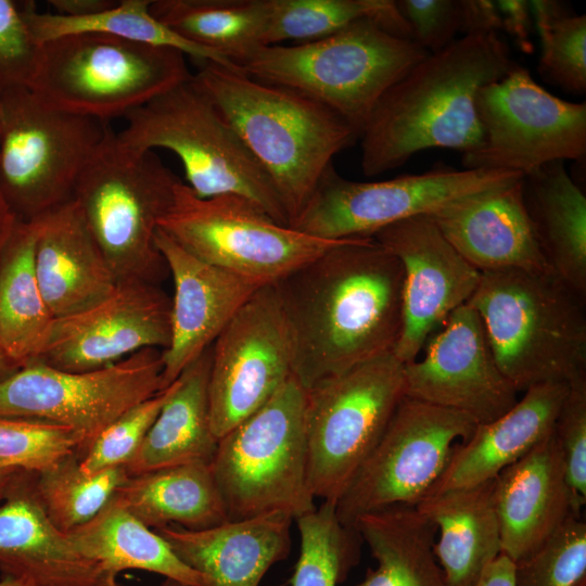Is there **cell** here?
Segmentation results:
<instances>
[{
    "mask_svg": "<svg viewBox=\"0 0 586 586\" xmlns=\"http://www.w3.org/2000/svg\"><path fill=\"white\" fill-rule=\"evenodd\" d=\"M76 549L95 562L106 586L125 570H142L190 586L205 577L183 563L168 543L113 499L89 522L67 533Z\"/></svg>",
    "mask_w": 586,
    "mask_h": 586,
    "instance_id": "obj_32",
    "label": "cell"
},
{
    "mask_svg": "<svg viewBox=\"0 0 586 586\" xmlns=\"http://www.w3.org/2000/svg\"><path fill=\"white\" fill-rule=\"evenodd\" d=\"M84 453L75 430L34 419L0 417V470L41 472L65 457Z\"/></svg>",
    "mask_w": 586,
    "mask_h": 586,
    "instance_id": "obj_41",
    "label": "cell"
},
{
    "mask_svg": "<svg viewBox=\"0 0 586 586\" xmlns=\"http://www.w3.org/2000/svg\"><path fill=\"white\" fill-rule=\"evenodd\" d=\"M152 0H122L114 7L85 17L40 13L33 1L21 2L23 17L34 36L43 43L75 34H103L139 43L176 49L196 61L214 62L240 69L222 55L194 44L160 22L150 11Z\"/></svg>",
    "mask_w": 586,
    "mask_h": 586,
    "instance_id": "obj_36",
    "label": "cell"
},
{
    "mask_svg": "<svg viewBox=\"0 0 586 586\" xmlns=\"http://www.w3.org/2000/svg\"><path fill=\"white\" fill-rule=\"evenodd\" d=\"M539 34L542 77L566 92L586 91V15L572 13L563 2L530 1Z\"/></svg>",
    "mask_w": 586,
    "mask_h": 586,
    "instance_id": "obj_40",
    "label": "cell"
},
{
    "mask_svg": "<svg viewBox=\"0 0 586 586\" xmlns=\"http://www.w3.org/2000/svg\"><path fill=\"white\" fill-rule=\"evenodd\" d=\"M1 90H2V87L0 86V132H1Z\"/></svg>",
    "mask_w": 586,
    "mask_h": 586,
    "instance_id": "obj_55",
    "label": "cell"
},
{
    "mask_svg": "<svg viewBox=\"0 0 586 586\" xmlns=\"http://www.w3.org/2000/svg\"><path fill=\"white\" fill-rule=\"evenodd\" d=\"M155 244L174 281L162 391L214 344L239 309L265 285L199 259L160 228Z\"/></svg>",
    "mask_w": 586,
    "mask_h": 586,
    "instance_id": "obj_21",
    "label": "cell"
},
{
    "mask_svg": "<svg viewBox=\"0 0 586 586\" xmlns=\"http://www.w3.org/2000/svg\"><path fill=\"white\" fill-rule=\"evenodd\" d=\"M524 205L550 269L586 296V196L564 167L547 163L523 175Z\"/></svg>",
    "mask_w": 586,
    "mask_h": 586,
    "instance_id": "obj_30",
    "label": "cell"
},
{
    "mask_svg": "<svg viewBox=\"0 0 586 586\" xmlns=\"http://www.w3.org/2000/svg\"><path fill=\"white\" fill-rule=\"evenodd\" d=\"M158 228L199 259L263 285L275 284L343 240L282 225L242 195L199 198L182 181Z\"/></svg>",
    "mask_w": 586,
    "mask_h": 586,
    "instance_id": "obj_12",
    "label": "cell"
},
{
    "mask_svg": "<svg viewBox=\"0 0 586 586\" xmlns=\"http://www.w3.org/2000/svg\"><path fill=\"white\" fill-rule=\"evenodd\" d=\"M127 476L124 467L86 473L73 454L35 473V491L49 520L67 534L94 518Z\"/></svg>",
    "mask_w": 586,
    "mask_h": 586,
    "instance_id": "obj_38",
    "label": "cell"
},
{
    "mask_svg": "<svg viewBox=\"0 0 586 586\" xmlns=\"http://www.w3.org/2000/svg\"><path fill=\"white\" fill-rule=\"evenodd\" d=\"M398 11L409 24L413 41L429 53H436L460 34L459 0H397Z\"/></svg>",
    "mask_w": 586,
    "mask_h": 586,
    "instance_id": "obj_46",
    "label": "cell"
},
{
    "mask_svg": "<svg viewBox=\"0 0 586 586\" xmlns=\"http://www.w3.org/2000/svg\"><path fill=\"white\" fill-rule=\"evenodd\" d=\"M163 351L152 347L82 372L34 360L0 382V417L68 426L84 438V455L123 412L161 391Z\"/></svg>",
    "mask_w": 586,
    "mask_h": 586,
    "instance_id": "obj_16",
    "label": "cell"
},
{
    "mask_svg": "<svg viewBox=\"0 0 586 586\" xmlns=\"http://www.w3.org/2000/svg\"><path fill=\"white\" fill-rule=\"evenodd\" d=\"M36 220L35 268L54 318L88 309L114 292L117 279L73 200Z\"/></svg>",
    "mask_w": 586,
    "mask_h": 586,
    "instance_id": "obj_26",
    "label": "cell"
},
{
    "mask_svg": "<svg viewBox=\"0 0 586 586\" xmlns=\"http://www.w3.org/2000/svg\"><path fill=\"white\" fill-rule=\"evenodd\" d=\"M53 14L66 17H85L101 13L117 2L113 0H49Z\"/></svg>",
    "mask_w": 586,
    "mask_h": 586,
    "instance_id": "obj_49",
    "label": "cell"
},
{
    "mask_svg": "<svg viewBox=\"0 0 586 586\" xmlns=\"http://www.w3.org/2000/svg\"><path fill=\"white\" fill-rule=\"evenodd\" d=\"M424 355L404 364L405 396L461 412L477 424L502 416L518 391L502 374L479 314L464 304L429 337Z\"/></svg>",
    "mask_w": 586,
    "mask_h": 586,
    "instance_id": "obj_18",
    "label": "cell"
},
{
    "mask_svg": "<svg viewBox=\"0 0 586 586\" xmlns=\"http://www.w3.org/2000/svg\"><path fill=\"white\" fill-rule=\"evenodd\" d=\"M514 568V562L501 553L485 568L474 586H515Z\"/></svg>",
    "mask_w": 586,
    "mask_h": 586,
    "instance_id": "obj_50",
    "label": "cell"
},
{
    "mask_svg": "<svg viewBox=\"0 0 586 586\" xmlns=\"http://www.w3.org/2000/svg\"><path fill=\"white\" fill-rule=\"evenodd\" d=\"M173 391V383L153 396L127 409L109 424L80 458L86 473L124 467L130 461L162 406Z\"/></svg>",
    "mask_w": 586,
    "mask_h": 586,
    "instance_id": "obj_43",
    "label": "cell"
},
{
    "mask_svg": "<svg viewBox=\"0 0 586 586\" xmlns=\"http://www.w3.org/2000/svg\"><path fill=\"white\" fill-rule=\"evenodd\" d=\"M16 471L18 470H0V501H3V499L5 498L8 488Z\"/></svg>",
    "mask_w": 586,
    "mask_h": 586,
    "instance_id": "obj_52",
    "label": "cell"
},
{
    "mask_svg": "<svg viewBox=\"0 0 586 586\" xmlns=\"http://www.w3.org/2000/svg\"><path fill=\"white\" fill-rule=\"evenodd\" d=\"M517 63L498 34L462 36L409 69L381 97L359 137L365 176L381 175L416 153L477 148L479 90Z\"/></svg>",
    "mask_w": 586,
    "mask_h": 586,
    "instance_id": "obj_2",
    "label": "cell"
},
{
    "mask_svg": "<svg viewBox=\"0 0 586 586\" xmlns=\"http://www.w3.org/2000/svg\"><path fill=\"white\" fill-rule=\"evenodd\" d=\"M16 220V217L0 199V253ZM18 369L10 362L0 348V382L11 377Z\"/></svg>",
    "mask_w": 586,
    "mask_h": 586,
    "instance_id": "obj_51",
    "label": "cell"
},
{
    "mask_svg": "<svg viewBox=\"0 0 586 586\" xmlns=\"http://www.w3.org/2000/svg\"><path fill=\"white\" fill-rule=\"evenodd\" d=\"M0 586H28L26 583L9 576H2Z\"/></svg>",
    "mask_w": 586,
    "mask_h": 586,
    "instance_id": "obj_53",
    "label": "cell"
},
{
    "mask_svg": "<svg viewBox=\"0 0 586 586\" xmlns=\"http://www.w3.org/2000/svg\"><path fill=\"white\" fill-rule=\"evenodd\" d=\"M429 217L456 251L481 272L551 270L524 205L522 178L457 201Z\"/></svg>",
    "mask_w": 586,
    "mask_h": 586,
    "instance_id": "obj_24",
    "label": "cell"
},
{
    "mask_svg": "<svg viewBox=\"0 0 586 586\" xmlns=\"http://www.w3.org/2000/svg\"><path fill=\"white\" fill-rule=\"evenodd\" d=\"M117 586H123V585H117ZM157 586H190V585H187V584H183V583H180L178 581H175V579H170V578H165L164 582H162L160 585Z\"/></svg>",
    "mask_w": 586,
    "mask_h": 586,
    "instance_id": "obj_54",
    "label": "cell"
},
{
    "mask_svg": "<svg viewBox=\"0 0 586 586\" xmlns=\"http://www.w3.org/2000/svg\"><path fill=\"white\" fill-rule=\"evenodd\" d=\"M501 553L518 562L585 505L571 488L553 432L495 477Z\"/></svg>",
    "mask_w": 586,
    "mask_h": 586,
    "instance_id": "obj_22",
    "label": "cell"
},
{
    "mask_svg": "<svg viewBox=\"0 0 586 586\" xmlns=\"http://www.w3.org/2000/svg\"><path fill=\"white\" fill-rule=\"evenodd\" d=\"M291 330L273 284L258 289L212 346L208 397L219 440L262 408L292 377Z\"/></svg>",
    "mask_w": 586,
    "mask_h": 586,
    "instance_id": "obj_17",
    "label": "cell"
},
{
    "mask_svg": "<svg viewBox=\"0 0 586 586\" xmlns=\"http://www.w3.org/2000/svg\"><path fill=\"white\" fill-rule=\"evenodd\" d=\"M152 530H206L229 521L211 466L191 463L128 475L113 498Z\"/></svg>",
    "mask_w": 586,
    "mask_h": 586,
    "instance_id": "obj_31",
    "label": "cell"
},
{
    "mask_svg": "<svg viewBox=\"0 0 586 586\" xmlns=\"http://www.w3.org/2000/svg\"><path fill=\"white\" fill-rule=\"evenodd\" d=\"M150 11L182 38L237 66L266 46L269 0H152Z\"/></svg>",
    "mask_w": 586,
    "mask_h": 586,
    "instance_id": "obj_35",
    "label": "cell"
},
{
    "mask_svg": "<svg viewBox=\"0 0 586 586\" xmlns=\"http://www.w3.org/2000/svg\"><path fill=\"white\" fill-rule=\"evenodd\" d=\"M495 479L430 494L417 510L435 527L433 551L449 586H474L501 555Z\"/></svg>",
    "mask_w": 586,
    "mask_h": 586,
    "instance_id": "obj_28",
    "label": "cell"
},
{
    "mask_svg": "<svg viewBox=\"0 0 586 586\" xmlns=\"http://www.w3.org/2000/svg\"><path fill=\"white\" fill-rule=\"evenodd\" d=\"M522 176L442 165L422 174L360 182L344 178L330 165L290 227L326 240L368 238L394 222L430 216L457 201L513 183Z\"/></svg>",
    "mask_w": 586,
    "mask_h": 586,
    "instance_id": "obj_13",
    "label": "cell"
},
{
    "mask_svg": "<svg viewBox=\"0 0 586 586\" xmlns=\"http://www.w3.org/2000/svg\"><path fill=\"white\" fill-rule=\"evenodd\" d=\"M109 123L44 103L23 86L1 90L0 199L23 221L69 202Z\"/></svg>",
    "mask_w": 586,
    "mask_h": 586,
    "instance_id": "obj_10",
    "label": "cell"
},
{
    "mask_svg": "<svg viewBox=\"0 0 586 586\" xmlns=\"http://www.w3.org/2000/svg\"><path fill=\"white\" fill-rule=\"evenodd\" d=\"M191 75L176 49L87 33L41 43L28 88L55 109L109 123Z\"/></svg>",
    "mask_w": 586,
    "mask_h": 586,
    "instance_id": "obj_9",
    "label": "cell"
},
{
    "mask_svg": "<svg viewBox=\"0 0 586 586\" xmlns=\"http://www.w3.org/2000/svg\"><path fill=\"white\" fill-rule=\"evenodd\" d=\"M125 118L127 126L117 132L118 138L138 150L175 153L199 198L242 195L289 226L271 180L192 75Z\"/></svg>",
    "mask_w": 586,
    "mask_h": 586,
    "instance_id": "obj_7",
    "label": "cell"
},
{
    "mask_svg": "<svg viewBox=\"0 0 586 586\" xmlns=\"http://www.w3.org/2000/svg\"><path fill=\"white\" fill-rule=\"evenodd\" d=\"M569 385H534L502 416L476 424L472 435L458 445L430 494L482 484L522 458L553 432Z\"/></svg>",
    "mask_w": 586,
    "mask_h": 586,
    "instance_id": "obj_27",
    "label": "cell"
},
{
    "mask_svg": "<svg viewBox=\"0 0 586 586\" xmlns=\"http://www.w3.org/2000/svg\"><path fill=\"white\" fill-rule=\"evenodd\" d=\"M430 53L377 21L293 46H264L239 67L250 77L294 89L340 115L358 139L381 97Z\"/></svg>",
    "mask_w": 586,
    "mask_h": 586,
    "instance_id": "obj_5",
    "label": "cell"
},
{
    "mask_svg": "<svg viewBox=\"0 0 586 586\" xmlns=\"http://www.w3.org/2000/svg\"><path fill=\"white\" fill-rule=\"evenodd\" d=\"M403 282L398 258L368 237L341 240L273 284L293 339V377L305 390L393 352Z\"/></svg>",
    "mask_w": 586,
    "mask_h": 586,
    "instance_id": "obj_1",
    "label": "cell"
},
{
    "mask_svg": "<svg viewBox=\"0 0 586 586\" xmlns=\"http://www.w3.org/2000/svg\"><path fill=\"white\" fill-rule=\"evenodd\" d=\"M301 538L292 586H337L360 558L361 538L355 528L342 524L335 504L319 507L294 520Z\"/></svg>",
    "mask_w": 586,
    "mask_h": 586,
    "instance_id": "obj_39",
    "label": "cell"
},
{
    "mask_svg": "<svg viewBox=\"0 0 586 586\" xmlns=\"http://www.w3.org/2000/svg\"><path fill=\"white\" fill-rule=\"evenodd\" d=\"M41 43L31 35L21 2L0 0V86L29 87L38 65Z\"/></svg>",
    "mask_w": 586,
    "mask_h": 586,
    "instance_id": "obj_44",
    "label": "cell"
},
{
    "mask_svg": "<svg viewBox=\"0 0 586 586\" xmlns=\"http://www.w3.org/2000/svg\"><path fill=\"white\" fill-rule=\"evenodd\" d=\"M496 4L502 18V29L514 38L520 49L531 52L533 44L530 35L533 22L530 1L499 0Z\"/></svg>",
    "mask_w": 586,
    "mask_h": 586,
    "instance_id": "obj_48",
    "label": "cell"
},
{
    "mask_svg": "<svg viewBox=\"0 0 586 586\" xmlns=\"http://www.w3.org/2000/svg\"><path fill=\"white\" fill-rule=\"evenodd\" d=\"M306 390L292 377L219 438L211 469L229 521L316 509L308 484Z\"/></svg>",
    "mask_w": 586,
    "mask_h": 586,
    "instance_id": "obj_8",
    "label": "cell"
},
{
    "mask_svg": "<svg viewBox=\"0 0 586 586\" xmlns=\"http://www.w3.org/2000/svg\"><path fill=\"white\" fill-rule=\"evenodd\" d=\"M586 296L553 271L481 272L469 304L518 392L586 377Z\"/></svg>",
    "mask_w": 586,
    "mask_h": 586,
    "instance_id": "obj_4",
    "label": "cell"
},
{
    "mask_svg": "<svg viewBox=\"0 0 586 586\" xmlns=\"http://www.w3.org/2000/svg\"><path fill=\"white\" fill-rule=\"evenodd\" d=\"M573 492L586 502V377L570 383L555 424Z\"/></svg>",
    "mask_w": 586,
    "mask_h": 586,
    "instance_id": "obj_45",
    "label": "cell"
},
{
    "mask_svg": "<svg viewBox=\"0 0 586 586\" xmlns=\"http://www.w3.org/2000/svg\"><path fill=\"white\" fill-rule=\"evenodd\" d=\"M271 180L289 226L333 157L358 136L336 113L294 89L204 62L192 75Z\"/></svg>",
    "mask_w": 586,
    "mask_h": 586,
    "instance_id": "obj_3",
    "label": "cell"
},
{
    "mask_svg": "<svg viewBox=\"0 0 586 586\" xmlns=\"http://www.w3.org/2000/svg\"><path fill=\"white\" fill-rule=\"evenodd\" d=\"M212 346L173 382L170 395L125 466L128 475L182 464H212L219 441L209 411Z\"/></svg>",
    "mask_w": 586,
    "mask_h": 586,
    "instance_id": "obj_29",
    "label": "cell"
},
{
    "mask_svg": "<svg viewBox=\"0 0 586 586\" xmlns=\"http://www.w3.org/2000/svg\"><path fill=\"white\" fill-rule=\"evenodd\" d=\"M460 34L463 36H481L498 34L502 29V18L493 0H459Z\"/></svg>",
    "mask_w": 586,
    "mask_h": 586,
    "instance_id": "obj_47",
    "label": "cell"
},
{
    "mask_svg": "<svg viewBox=\"0 0 586 586\" xmlns=\"http://www.w3.org/2000/svg\"><path fill=\"white\" fill-rule=\"evenodd\" d=\"M180 181L153 151L126 145L109 125L72 200L117 282L161 285L169 275L155 234Z\"/></svg>",
    "mask_w": 586,
    "mask_h": 586,
    "instance_id": "obj_6",
    "label": "cell"
},
{
    "mask_svg": "<svg viewBox=\"0 0 586 586\" xmlns=\"http://www.w3.org/2000/svg\"><path fill=\"white\" fill-rule=\"evenodd\" d=\"M476 112L483 139L462 154L464 169L525 175L547 163L579 161L586 154V102L551 94L519 64L479 90Z\"/></svg>",
    "mask_w": 586,
    "mask_h": 586,
    "instance_id": "obj_15",
    "label": "cell"
},
{
    "mask_svg": "<svg viewBox=\"0 0 586 586\" xmlns=\"http://www.w3.org/2000/svg\"><path fill=\"white\" fill-rule=\"evenodd\" d=\"M515 586H585L586 523L571 515L538 549L514 562Z\"/></svg>",
    "mask_w": 586,
    "mask_h": 586,
    "instance_id": "obj_42",
    "label": "cell"
},
{
    "mask_svg": "<svg viewBox=\"0 0 586 586\" xmlns=\"http://www.w3.org/2000/svg\"><path fill=\"white\" fill-rule=\"evenodd\" d=\"M171 298L161 285L117 282L114 292L82 311L54 318L35 360L82 372L102 369L144 348L170 342Z\"/></svg>",
    "mask_w": 586,
    "mask_h": 586,
    "instance_id": "obj_19",
    "label": "cell"
},
{
    "mask_svg": "<svg viewBox=\"0 0 586 586\" xmlns=\"http://www.w3.org/2000/svg\"><path fill=\"white\" fill-rule=\"evenodd\" d=\"M269 4L266 46L286 40L314 41L365 18L377 21L395 36L413 40L394 0H269Z\"/></svg>",
    "mask_w": 586,
    "mask_h": 586,
    "instance_id": "obj_37",
    "label": "cell"
},
{
    "mask_svg": "<svg viewBox=\"0 0 586 586\" xmlns=\"http://www.w3.org/2000/svg\"><path fill=\"white\" fill-rule=\"evenodd\" d=\"M354 528L378 562L354 586H449L433 551L436 527L416 507L362 514Z\"/></svg>",
    "mask_w": 586,
    "mask_h": 586,
    "instance_id": "obj_34",
    "label": "cell"
},
{
    "mask_svg": "<svg viewBox=\"0 0 586 586\" xmlns=\"http://www.w3.org/2000/svg\"><path fill=\"white\" fill-rule=\"evenodd\" d=\"M476 424L461 412L404 396L380 441L335 502L340 522L354 528L362 514L391 506L416 507Z\"/></svg>",
    "mask_w": 586,
    "mask_h": 586,
    "instance_id": "obj_14",
    "label": "cell"
},
{
    "mask_svg": "<svg viewBox=\"0 0 586 586\" xmlns=\"http://www.w3.org/2000/svg\"><path fill=\"white\" fill-rule=\"evenodd\" d=\"M371 238L403 266L402 329L393 354L409 364L447 317L469 302L481 271L456 251L429 216L394 222Z\"/></svg>",
    "mask_w": 586,
    "mask_h": 586,
    "instance_id": "obj_20",
    "label": "cell"
},
{
    "mask_svg": "<svg viewBox=\"0 0 586 586\" xmlns=\"http://www.w3.org/2000/svg\"><path fill=\"white\" fill-rule=\"evenodd\" d=\"M37 220L16 219L0 253V348L17 369L34 361L54 319L35 268Z\"/></svg>",
    "mask_w": 586,
    "mask_h": 586,
    "instance_id": "obj_33",
    "label": "cell"
},
{
    "mask_svg": "<svg viewBox=\"0 0 586 586\" xmlns=\"http://www.w3.org/2000/svg\"><path fill=\"white\" fill-rule=\"evenodd\" d=\"M404 396V364L393 352L306 390L308 484L315 498L337 501Z\"/></svg>",
    "mask_w": 586,
    "mask_h": 586,
    "instance_id": "obj_11",
    "label": "cell"
},
{
    "mask_svg": "<svg viewBox=\"0 0 586 586\" xmlns=\"http://www.w3.org/2000/svg\"><path fill=\"white\" fill-rule=\"evenodd\" d=\"M293 521L272 512L200 531L174 524L153 531L207 586H259L268 570L288 558Z\"/></svg>",
    "mask_w": 586,
    "mask_h": 586,
    "instance_id": "obj_25",
    "label": "cell"
},
{
    "mask_svg": "<svg viewBox=\"0 0 586 586\" xmlns=\"http://www.w3.org/2000/svg\"><path fill=\"white\" fill-rule=\"evenodd\" d=\"M0 571L28 586H106L100 566L47 517L35 473L22 470L0 506Z\"/></svg>",
    "mask_w": 586,
    "mask_h": 586,
    "instance_id": "obj_23",
    "label": "cell"
}]
</instances>
